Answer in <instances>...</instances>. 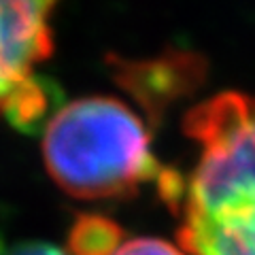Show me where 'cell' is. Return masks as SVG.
Listing matches in <instances>:
<instances>
[{
    "label": "cell",
    "instance_id": "2",
    "mask_svg": "<svg viewBox=\"0 0 255 255\" xmlns=\"http://www.w3.org/2000/svg\"><path fill=\"white\" fill-rule=\"evenodd\" d=\"M51 179L75 198H117L166 172L142 119L122 100L87 96L60 107L43 134Z\"/></svg>",
    "mask_w": 255,
    "mask_h": 255
},
{
    "label": "cell",
    "instance_id": "3",
    "mask_svg": "<svg viewBox=\"0 0 255 255\" xmlns=\"http://www.w3.org/2000/svg\"><path fill=\"white\" fill-rule=\"evenodd\" d=\"M51 2H0V115L32 130L49 109V90L34 77L36 64L53 49Z\"/></svg>",
    "mask_w": 255,
    "mask_h": 255
},
{
    "label": "cell",
    "instance_id": "1",
    "mask_svg": "<svg viewBox=\"0 0 255 255\" xmlns=\"http://www.w3.org/2000/svg\"><path fill=\"white\" fill-rule=\"evenodd\" d=\"M185 134L200 145V159L181 200V249L255 255V96L223 92L196 105Z\"/></svg>",
    "mask_w": 255,
    "mask_h": 255
},
{
    "label": "cell",
    "instance_id": "5",
    "mask_svg": "<svg viewBox=\"0 0 255 255\" xmlns=\"http://www.w3.org/2000/svg\"><path fill=\"white\" fill-rule=\"evenodd\" d=\"M126 241L124 230L102 215H81L68 234V255H113Z\"/></svg>",
    "mask_w": 255,
    "mask_h": 255
},
{
    "label": "cell",
    "instance_id": "4",
    "mask_svg": "<svg viewBox=\"0 0 255 255\" xmlns=\"http://www.w3.org/2000/svg\"><path fill=\"white\" fill-rule=\"evenodd\" d=\"M189 55H181V58H168L149 66H140L136 70H124L130 73L136 85L132 87L134 94L142 96L147 102L151 100H168L172 96H177L181 92H185V87L191 81V75H196V70L189 64Z\"/></svg>",
    "mask_w": 255,
    "mask_h": 255
},
{
    "label": "cell",
    "instance_id": "6",
    "mask_svg": "<svg viewBox=\"0 0 255 255\" xmlns=\"http://www.w3.org/2000/svg\"><path fill=\"white\" fill-rule=\"evenodd\" d=\"M113 255H187V253L168 241H162V238L140 236L124 241Z\"/></svg>",
    "mask_w": 255,
    "mask_h": 255
},
{
    "label": "cell",
    "instance_id": "7",
    "mask_svg": "<svg viewBox=\"0 0 255 255\" xmlns=\"http://www.w3.org/2000/svg\"><path fill=\"white\" fill-rule=\"evenodd\" d=\"M0 255H68L49 243H19L11 249L0 251Z\"/></svg>",
    "mask_w": 255,
    "mask_h": 255
}]
</instances>
